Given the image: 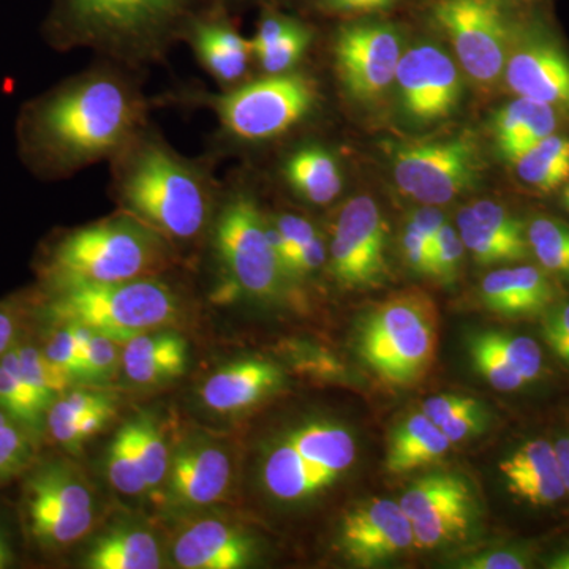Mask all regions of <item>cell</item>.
I'll return each mask as SVG.
<instances>
[{
	"instance_id": "1",
	"label": "cell",
	"mask_w": 569,
	"mask_h": 569,
	"mask_svg": "<svg viewBox=\"0 0 569 569\" xmlns=\"http://www.w3.org/2000/svg\"><path fill=\"white\" fill-rule=\"evenodd\" d=\"M146 102L122 71L102 67L61 82L21 108L17 140L44 181L114 159L144 129Z\"/></svg>"
},
{
	"instance_id": "2",
	"label": "cell",
	"mask_w": 569,
	"mask_h": 569,
	"mask_svg": "<svg viewBox=\"0 0 569 569\" xmlns=\"http://www.w3.org/2000/svg\"><path fill=\"white\" fill-rule=\"evenodd\" d=\"M112 183L126 212L171 241H192L211 217L213 179L142 129L114 157Z\"/></svg>"
},
{
	"instance_id": "3",
	"label": "cell",
	"mask_w": 569,
	"mask_h": 569,
	"mask_svg": "<svg viewBox=\"0 0 569 569\" xmlns=\"http://www.w3.org/2000/svg\"><path fill=\"white\" fill-rule=\"evenodd\" d=\"M167 239L132 213L71 230L41 260L44 284H96L152 277L167 264Z\"/></svg>"
},
{
	"instance_id": "4",
	"label": "cell",
	"mask_w": 569,
	"mask_h": 569,
	"mask_svg": "<svg viewBox=\"0 0 569 569\" xmlns=\"http://www.w3.org/2000/svg\"><path fill=\"white\" fill-rule=\"evenodd\" d=\"M189 0H56L47 24L58 48H97L122 59L159 54Z\"/></svg>"
},
{
	"instance_id": "5",
	"label": "cell",
	"mask_w": 569,
	"mask_h": 569,
	"mask_svg": "<svg viewBox=\"0 0 569 569\" xmlns=\"http://www.w3.org/2000/svg\"><path fill=\"white\" fill-rule=\"evenodd\" d=\"M44 316L51 321L86 326L121 346L181 316L173 288L153 276L116 283L44 284Z\"/></svg>"
},
{
	"instance_id": "6",
	"label": "cell",
	"mask_w": 569,
	"mask_h": 569,
	"mask_svg": "<svg viewBox=\"0 0 569 569\" xmlns=\"http://www.w3.org/2000/svg\"><path fill=\"white\" fill-rule=\"evenodd\" d=\"M437 343V306L421 291H408L381 302L367 316L359 353L378 377L408 387L426 376Z\"/></svg>"
},
{
	"instance_id": "7",
	"label": "cell",
	"mask_w": 569,
	"mask_h": 569,
	"mask_svg": "<svg viewBox=\"0 0 569 569\" xmlns=\"http://www.w3.org/2000/svg\"><path fill=\"white\" fill-rule=\"evenodd\" d=\"M317 102L316 84L301 73L266 74L234 86L208 102L223 133L236 141L258 142L280 137L302 121Z\"/></svg>"
},
{
	"instance_id": "8",
	"label": "cell",
	"mask_w": 569,
	"mask_h": 569,
	"mask_svg": "<svg viewBox=\"0 0 569 569\" xmlns=\"http://www.w3.org/2000/svg\"><path fill=\"white\" fill-rule=\"evenodd\" d=\"M26 533L44 552L80 541L93 526V498L73 467L44 460L28 468L21 497Z\"/></svg>"
},
{
	"instance_id": "9",
	"label": "cell",
	"mask_w": 569,
	"mask_h": 569,
	"mask_svg": "<svg viewBox=\"0 0 569 569\" xmlns=\"http://www.w3.org/2000/svg\"><path fill=\"white\" fill-rule=\"evenodd\" d=\"M213 247L236 290L258 299L280 295L287 276L269 238L264 213L250 194H231L222 206L213 228Z\"/></svg>"
},
{
	"instance_id": "10",
	"label": "cell",
	"mask_w": 569,
	"mask_h": 569,
	"mask_svg": "<svg viewBox=\"0 0 569 569\" xmlns=\"http://www.w3.org/2000/svg\"><path fill=\"white\" fill-rule=\"evenodd\" d=\"M482 167L477 141L468 134L402 144L392 157L400 192L427 206L447 204L471 189Z\"/></svg>"
},
{
	"instance_id": "11",
	"label": "cell",
	"mask_w": 569,
	"mask_h": 569,
	"mask_svg": "<svg viewBox=\"0 0 569 569\" xmlns=\"http://www.w3.org/2000/svg\"><path fill=\"white\" fill-rule=\"evenodd\" d=\"M432 14L471 80L492 86L503 78L516 33L503 0H437Z\"/></svg>"
},
{
	"instance_id": "12",
	"label": "cell",
	"mask_w": 569,
	"mask_h": 569,
	"mask_svg": "<svg viewBox=\"0 0 569 569\" xmlns=\"http://www.w3.org/2000/svg\"><path fill=\"white\" fill-rule=\"evenodd\" d=\"M387 224L372 198L347 201L331 242L332 272L348 288L377 287L388 276Z\"/></svg>"
},
{
	"instance_id": "13",
	"label": "cell",
	"mask_w": 569,
	"mask_h": 569,
	"mask_svg": "<svg viewBox=\"0 0 569 569\" xmlns=\"http://www.w3.org/2000/svg\"><path fill=\"white\" fill-rule=\"evenodd\" d=\"M336 66L340 81L356 100L380 99L396 81L402 43L392 26L361 22L337 33Z\"/></svg>"
},
{
	"instance_id": "14",
	"label": "cell",
	"mask_w": 569,
	"mask_h": 569,
	"mask_svg": "<svg viewBox=\"0 0 569 569\" xmlns=\"http://www.w3.org/2000/svg\"><path fill=\"white\" fill-rule=\"evenodd\" d=\"M403 112L417 123L443 121L462 97V80L451 56L432 43L403 52L396 73Z\"/></svg>"
},
{
	"instance_id": "15",
	"label": "cell",
	"mask_w": 569,
	"mask_h": 569,
	"mask_svg": "<svg viewBox=\"0 0 569 569\" xmlns=\"http://www.w3.org/2000/svg\"><path fill=\"white\" fill-rule=\"evenodd\" d=\"M503 78L516 96L569 116V59L546 33H515Z\"/></svg>"
},
{
	"instance_id": "16",
	"label": "cell",
	"mask_w": 569,
	"mask_h": 569,
	"mask_svg": "<svg viewBox=\"0 0 569 569\" xmlns=\"http://www.w3.org/2000/svg\"><path fill=\"white\" fill-rule=\"evenodd\" d=\"M340 541L348 559L369 568L410 548L413 523L399 503L378 498L348 512Z\"/></svg>"
},
{
	"instance_id": "17",
	"label": "cell",
	"mask_w": 569,
	"mask_h": 569,
	"mask_svg": "<svg viewBox=\"0 0 569 569\" xmlns=\"http://www.w3.org/2000/svg\"><path fill=\"white\" fill-rule=\"evenodd\" d=\"M231 482V462L227 452L213 445L182 448L167 475L168 496L181 507H208L227 493Z\"/></svg>"
},
{
	"instance_id": "18",
	"label": "cell",
	"mask_w": 569,
	"mask_h": 569,
	"mask_svg": "<svg viewBox=\"0 0 569 569\" xmlns=\"http://www.w3.org/2000/svg\"><path fill=\"white\" fill-rule=\"evenodd\" d=\"M173 559L183 569L244 568L252 559V542L222 520H198L179 535Z\"/></svg>"
},
{
	"instance_id": "19",
	"label": "cell",
	"mask_w": 569,
	"mask_h": 569,
	"mask_svg": "<svg viewBox=\"0 0 569 569\" xmlns=\"http://www.w3.org/2000/svg\"><path fill=\"white\" fill-rule=\"evenodd\" d=\"M280 383L279 367L261 359H244L212 373L201 388V399L216 413H236L252 407Z\"/></svg>"
},
{
	"instance_id": "20",
	"label": "cell",
	"mask_w": 569,
	"mask_h": 569,
	"mask_svg": "<svg viewBox=\"0 0 569 569\" xmlns=\"http://www.w3.org/2000/svg\"><path fill=\"white\" fill-rule=\"evenodd\" d=\"M509 492L535 507L557 503L567 493L556 448L533 440L500 463Z\"/></svg>"
},
{
	"instance_id": "21",
	"label": "cell",
	"mask_w": 569,
	"mask_h": 569,
	"mask_svg": "<svg viewBox=\"0 0 569 569\" xmlns=\"http://www.w3.org/2000/svg\"><path fill=\"white\" fill-rule=\"evenodd\" d=\"M486 307L505 317H530L553 301L552 283L535 266H516L490 272L481 283Z\"/></svg>"
},
{
	"instance_id": "22",
	"label": "cell",
	"mask_w": 569,
	"mask_h": 569,
	"mask_svg": "<svg viewBox=\"0 0 569 569\" xmlns=\"http://www.w3.org/2000/svg\"><path fill=\"white\" fill-rule=\"evenodd\" d=\"M284 440L298 452L318 492L331 486L356 458L353 437L343 427L316 422L295 430Z\"/></svg>"
},
{
	"instance_id": "23",
	"label": "cell",
	"mask_w": 569,
	"mask_h": 569,
	"mask_svg": "<svg viewBox=\"0 0 569 569\" xmlns=\"http://www.w3.org/2000/svg\"><path fill=\"white\" fill-rule=\"evenodd\" d=\"M189 40L201 67L219 84L231 89L244 80L253 52L241 33L224 22L203 21L193 26Z\"/></svg>"
},
{
	"instance_id": "24",
	"label": "cell",
	"mask_w": 569,
	"mask_h": 569,
	"mask_svg": "<svg viewBox=\"0 0 569 569\" xmlns=\"http://www.w3.org/2000/svg\"><path fill=\"white\" fill-rule=\"evenodd\" d=\"M556 129L557 111L526 97L505 104L493 118L498 151L511 163L542 138L556 133Z\"/></svg>"
},
{
	"instance_id": "25",
	"label": "cell",
	"mask_w": 569,
	"mask_h": 569,
	"mask_svg": "<svg viewBox=\"0 0 569 569\" xmlns=\"http://www.w3.org/2000/svg\"><path fill=\"white\" fill-rule=\"evenodd\" d=\"M284 181L309 203H332L343 189L339 163L321 146H302L283 164Z\"/></svg>"
},
{
	"instance_id": "26",
	"label": "cell",
	"mask_w": 569,
	"mask_h": 569,
	"mask_svg": "<svg viewBox=\"0 0 569 569\" xmlns=\"http://www.w3.org/2000/svg\"><path fill=\"white\" fill-rule=\"evenodd\" d=\"M451 445L443 430L429 418L422 413L413 415L395 430L388 451V471L403 475L429 466L447 455Z\"/></svg>"
},
{
	"instance_id": "27",
	"label": "cell",
	"mask_w": 569,
	"mask_h": 569,
	"mask_svg": "<svg viewBox=\"0 0 569 569\" xmlns=\"http://www.w3.org/2000/svg\"><path fill=\"white\" fill-rule=\"evenodd\" d=\"M86 567L91 569H157L162 567L160 549L149 531L116 529L102 535L88 557Z\"/></svg>"
},
{
	"instance_id": "28",
	"label": "cell",
	"mask_w": 569,
	"mask_h": 569,
	"mask_svg": "<svg viewBox=\"0 0 569 569\" xmlns=\"http://www.w3.org/2000/svg\"><path fill=\"white\" fill-rule=\"evenodd\" d=\"M516 174L538 192L550 193L569 182V138L549 134L512 162Z\"/></svg>"
},
{
	"instance_id": "29",
	"label": "cell",
	"mask_w": 569,
	"mask_h": 569,
	"mask_svg": "<svg viewBox=\"0 0 569 569\" xmlns=\"http://www.w3.org/2000/svg\"><path fill=\"white\" fill-rule=\"evenodd\" d=\"M0 408L36 436L44 429L48 407L26 380L18 361L17 346L0 359Z\"/></svg>"
},
{
	"instance_id": "30",
	"label": "cell",
	"mask_w": 569,
	"mask_h": 569,
	"mask_svg": "<svg viewBox=\"0 0 569 569\" xmlns=\"http://www.w3.org/2000/svg\"><path fill=\"white\" fill-rule=\"evenodd\" d=\"M459 236L466 249L481 264L512 263L529 257V242L505 238L488 224L479 222L468 206L458 216Z\"/></svg>"
},
{
	"instance_id": "31",
	"label": "cell",
	"mask_w": 569,
	"mask_h": 569,
	"mask_svg": "<svg viewBox=\"0 0 569 569\" xmlns=\"http://www.w3.org/2000/svg\"><path fill=\"white\" fill-rule=\"evenodd\" d=\"M263 479L266 489L283 501L305 500L318 492L298 452L287 440L269 452L263 467Z\"/></svg>"
},
{
	"instance_id": "32",
	"label": "cell",
	"mask_w": 569,
	"mask_h": 569,
	"mask_svg": "<svg viewBox=\"0 0 569 569\" xmlns=\"http://www.w3.org/2000/svg\"><path fill=\"white\" fill-rule=\"evenodd\" d=\"M467 498H471L470 489L462 478L449 473H433L415 481L400 498L399 505L413 522L436 508Z\"/></svg>"
},
{
	"instance_id": "33",
	"label": "cell",
	"mask_w": 569,
	"mask_h": 569,
	"mask_svg": "<svg viewBox=\"0 0 569 569\" xmlns=\"http://www.w3.org/2000/svg\"><path fill=\"white\" fill-rule=\"evenodd\" d=\"M471 498L452 501L433 511L427 512L421 519L413 520V546L418 549H433L448 539L463 533L470 526Z\"/></svg>"
},
{
	"instance_id": "34",
	"label": "cell",
	"mask_w": 569,
	"mask_h": 569,
	"mask_svg": "<svg viewBox=\"0 0 569 569\" xmlns=\"http://www.w3.org/2000/svg\"><path fill=\"white\" fill-rule=\"evenodd\" d=\"M36 459V433L0 408V485L26 473Z\"/></svg>"
},
{
	"instance_id": "35",
	"label": "cell",
	"mask_w": 569,
	"mask_h": 569,
	"mask_svg": "<svg viewBox=\"0 0 569 569\" xmlns=\"http://www.w3.org/2000/svg\"><path fill=\"white\" fill-rule=\"evenodd\" d=\"M527 241L539 264L552 274L569 277V228L539 217L527 228Z\"/></svg>"
},
{
	"instance_id": "36",
	"label": "cell",
	"mask_w": 569,
	"mask_h": 569,
	"mask_svg": "<svg viewBox=\"0 0 569 569\" xmlns=\"http://www.w3.org/2000/svg\"><path fill=\"white\" fill-rule=\"evenodd\" d=\"M107 475L112 488L123 496H140L148 490L137 452H134L132 429L130 422L123 425L116 433L114 440L108 448Z\"/></svg>"
},
{
	"instance_id": "37",
	"label": "cell",
	"mask_w": 569,
	"mask_h": 569,
	"mask_svg": "<svg viewBox=\"0 0 569 569\" xmlns=\"http://www.w3.org/2000/svg\"><path fill=\"white\" fill-rule=\"evenodd\" d=\"M129 422L142 478L148 490L157 489L167 479L168 468H170V456H168L162 433L151 419H133Z\"/></svg>"
},
{
	"instance_id": "38",
	"label": "cell",
	"mask_w": 569,
	"mask_h": 569,
	"mask_svg": "<svg viewBox=\"0 0 569 569\" xmlns=\"http://www.w3.org/2000/svg\"><path fill=\"white\" fill-rule=\"evenodd\" d=\"M187 366V346L137 361L122 362L123 373L137 387H153L181 377Z\"/></svg>"
},
{
	"instance_id": "39",
	"label": "cell",
	"mask_w": 569,
	"mask_h": 569,
	"mask_svg": "<svg viewBox=\"0 0 569 569\" xmlns=\"http://www.w3.org/2000/svg\"><path fill=\"white\" fill-rule=\"evenodd\" d=\"M310 41H312V36H310L309 29L296 22L290 31L274 43L266 47L264 50L258 51L253 58L260 63L261 70L266 74L288 73L296 63L301 61Z\"/></svg>"
},
{
	"instance_id": "40",
	"label": "cell",
	"mask_w": 569,
	"mask_h": 569,
	"mask_svg": "<svg viewBox=\"0 0 569 569\" xmlns=\"http://www.w3.org/2000/svg\"><path fill=\"white\" fill-rule=\"evenodd\" d=\"M482 335L527 383L539 377L542 366L541 350L530 337L497 331L482 332Z\"/></svg>"
},
{
	"instance_id": "41",
	"label": "cell",
	"mask_w": 569,
	"mask_h": 569,
	"mask_svg": "<svg viewBox=\"0 0 569 569\" xmlns=\"http://www.w3.org/2000/svg\"><path fill=\"white\" fill-rule=\"evenodd\" d=\"M470 355L478 372L489 381L490 387L498 389V391H516V389H520L527 383L508 365L507 359L490 346L482 332L471 337Z\"/></svg>"
},
{
	"instance_id": "42",
	"label": "cell",
	"mask_w": 569,
	"mask_h": 569,
	"mask_svg": "<svg viewBox=\"0 0 569 569\" xmlns=\"http://www.w3.org/2000/svg\"><path fill=\"white\" fill-rule=\"evenodd\" d=\"M52 323H56V328L40 347L41 353L52 367L69 378L71 383L80 381L81 355L77 328L71 323H58V321Z\"/></svg>"
},
{
	"instance_id": "43",
	"label": "cell",
	"mask_w": 569,
	"mask_h": 569,
	"mask_svg": "<svg viewBox=\"0 0 569 569\" xmlns=\"http://www.w3.org/2000/svg\"><path fill=\"white\" fill-rule=\"evenodd\" d=\"M112 415H114V408H103L77 419L47 421L44 429H48L52 441L59 447L77 451L88 438L97 436L108 425Z\"/></svg>"
},
{
	"instance_id": "44",
	"label": "cell",
	"mask_w": 569,
	"mask_h": 569,
	"mask_svg": "<svg viewBox=\"0 0 569 569\" xmlns=\"http://www.w3.org/2000/svg\"><path fill=\"white\" fill-rule=\"evenodd\" d=\"M119 346L121 343L116 342L111 337L93 331L84 365H82L80 381L102 383V381L110 380L121 361Z\"/></svg>"
},
{
	"instance_id": "45",
	"label": "cell",
	"mask_w": 569,
	"mask_h": 569,
	"mask_svg": "<svg viewBox=\"0 0 569 569\" xmlns=\"http://www.w3.org/2000/svg\"><path fill=\"white\" fill-rule=\"evenodd\" d=\"M463 249L466 246L460 239L459 231H456L451 224L445 223L433 241L432 277L445 282L455 279L462 263Z\"/></svg>"
},
{
	"instance_id": "46",
	"label": "cell",
	"mask_w": 569,
	"mask_h": 569,
	"mask_svg": "<svg viewBox=\"0 0 569 569\" xmlns=\"http://www.w3.org/2000/svg\"><path fill=\"white\" fill-rule=\"evenodd\" d=\"M542 335L553 353L569 366V302L550 310L542 323Z\"/></svg>"
},
{
	"instance_id": "47",
	"label": "cell",
	"mask_w": 569,
	"mask_h": 569,
	"mask_svg": "<svg viewBox=\"0 0 569 569\" xmlns=\"http://www.w3.org/2000/svg\"><path fill=\"white\" fill-rule=\"evenodd\" d=\"M486 427V413L481 406L475 400L470 406L460 410L448 422L440 427L451 443H459L471 436H478Z\"/></svg>"
},
{
	"instance_id": "48",
	"label": "cell",
	"mask_w": 569,
	"mask_h": 569,
	"mask_svg": "<svg viewBox=\"0 0 569 569\" xmlns=\"http://www.w3.org/2000/svg\"><path fill=\"white\" fill-rule=\"evenodd\" d=\"M402 250L407 264L415 272L432 276V244L410 223L402 233Z\"/></svg>"
},
{
	"instance_id": "49",
	"label": "cell",
	"mask_w": 569,
	"mask_h": 569,
	"mask_svg": "<svg viewBox=\"0 0 569 569\" xmlns=\"http://www.w3.org/2000/svg\"><path fill=\"white\" fill-rule=\"evenodd\" d=\"M326 260L325 242L321 241L320 236H316L312 241L307 242L301 250H298L288 261L284 268L287 277H305L312 274L317 271Z\"/></svg>"
},
{
	"instance_id": "50",
	"label": "cell",
	"mask_w": 569,
	"mask_h": 569,
	"mask_svg": "<svg viewBox=\"0 0 569 569\" xmlns=\"http://www.w3.org/2000/svg\"><path fill=\"white\" fill-rule=\"evenodd\" d=\"M471 402H475V399L463 396L443 395L430 397V399L426 400L425 406H422L421 413L429 418L433 425L441 427L455 415H458L460 410L470 406Z\"/></svg>"
},
{
	"instance_id": "51",
	"label": "cell",
	"mask_w": 569,
	"mask_h": 569,
	"mask_svg": "<svg viewBox=\"0 0 569 569\" xmlns=\"http://www.w3.org/2000/svg\"><path fill=\"white\" fill-rule=\"evenodd\" d=\"M529 560L522 553L511 552V550H498V552L486 553L460 565L462 568L470 569H522L527 568Z\"/></svg>"
},
{
	"instance_id": "52",
	"label": "cell",
	"mask_w": 569,
	"mask_h": 569,
	"mask_svg": "<svg viewBox=\"0 0 569 569\" xmlns=\"http://www.w3.org/2000/svg\"><path fill=\"white\" fill-rule=\"evenodd\" d=\"M20 340V313L11 302H0V359Z\"/></svg>"
},
{
	"instance_id": "53",
	"label": "cell",
	"mask_w": 569,
	"mask_h": 569,
	"mask_svg": "<svg viewBox=\"0 0 569 569\" xmlns=\"http://www.w3.org/2000/svg\"><path fill=\"white\" fill-rule=\"evenodd\" d=\"M408 223L417 228L419 233L425 236L427 241L433 247L438 231L447 223V219H445L443 212L438 211L432 206H427V208L417 209V211L411 212Z\"/></svg>"
},
{
	"instance_id": "54",
	"label": "cell",
	"mask_w": 569,
	"mask_h": 569,
	"mask_svg": "<svg viewBox=\"0 0 569 569\" xmlns=\"http://www.w3.org/2000/svg\"><path fill=\"white\" fill-rule=\"evenodd\" d=\"M396 0H320L321 7L337 13H370L388 9Z\"/></svg>"
},
{
	"instance_id": "55",
	"label": "cell",
	"mask_w": 569,
	"mask_h": 569,
	"mask_svg": "<svg viewBox=\"0 0 569 569\" xmlns=\"http://www.w3.org/2000/svg\"><path fill=\"white\" fill-rule=\"evenodd\" d=\"M553 448H556L557 459H559L565 488H567V492H569V437L561 438Z\"/></svg>"
},
{
	"instance_id": "56",
	"label": "cell",
	"mask_w": 569,
	"mask_h": 569,
	"mask_svg": "<svg viewBox=\"0 0 569 569\" xmlns=\"http://www.w3.org/2000/svg\"><path fill=\"white\" fill-rule=\"evenodd\" d=\"M11 563H13V549L6 530L0 526V569L9 568Z\"/></svg>"
},
{
	"instance_id": "57",
	"label": "cell",
	"mask_w": 569,
	"mask_h": 569,
	"mask_svg": "<svg viewBox=\"0 0 569 569\" xmlns=\"http://www.w3.org/2000/svg\"><path fill=\"white\" fill-rule=\"evenodd\" d=\"M549 568L569 569V550H565V552L559 553L556 559L550 561Z\"/></svg>"
},
{
	"instance_id": "58",
	"label": "cell",
	"mask_w": 569,
	"mask_h": 569,
	"mask_svg": "<svg viewBox=\"0 0 569 569\" xmlns=\"http://www.w3.org/2000/svg\"><path fill=\"white\" fill-rule=\"evenodd\" d=\"M563 203L565 208H567L569 211V182L567 183V187H565L563 190Z\"/></svg>"
}]
</instances>
